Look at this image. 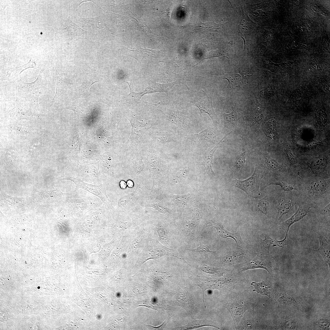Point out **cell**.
<instances>
[{
	"label": "cell",
	"instance_id": "cell-1",
	"mask_svg": "<svg viewBox=\"0 0 330 330\" xmlns=\"http://www.w3.org/2000/svg\"><path fill=\"white\" fill-rule=\"evenodd\" d=\"M300 187L302 194L309 200V203L314 206L315 202L329 196L330 179L308 178L301 184Z\"/></svg>",
	"mask_w": 330,
	"mask_h": 330
},
{
	"label": "cell",
	"instance_id": "cell-2",
	"mask_svg": "<svg viewBox=\"0 0 330 330\" xmlns=\"http://www.w3.org/2000/svg\"><path fill=\"white\" fill-rule=\"evenodd\" d=\"M260 179L255 168L252 175L248 178L243 180L235 179L234 180L236 187L240 188L251 197H255L259 194V186Z\"/></svg>",
	"mask_w": 330,
	"mask_h": 330
},
{
	"label": "cell",
	"instance_id": "cell-3",
	"mask_svg": "<svg viewBox=\"0 0 330 330\" xmlns=\"http://www.w3.org/2000/svg\"><path fill=\"white\" fill-rule=\"evenodd\" d=\"M298 205V207L296 212L280 225V228L284 231L285 233L284 237L287 239H289L288 234L290 226L305 217L310 208L314 207V205L308 203H301Z\"/></svg>",
	"mask_w": 330,
	"mask_h": 330
},
{
	"label": "cell",
	"instance_id": "cell-4",
	"mask_svg": "<svg viewBox=\"0 0 330 330\" xmlns=\"http://www.w3.org/2000/svg\"><path fill=\"white\" fill-rule=\"evenodd\" d=\"M207 226H211L216 229L218 234L223 238L230 237L233 239L237 246L241 247L244 244L239 231L232 233L226 229L221 224L215 222L211 221L207 224Z\"/></svg>",
	"mask_w": 330,
	"mask_h": 330
},
{
	"label": "cell",
	"instance_id": "cell-5",
	"mask_svg": "<svg viewBox=\"0 0 330 330\" xmlns=\"http://www.w3.org/2000/svg\"><path fill=\"white\" fill-rule=\"evenodd\" d=\"M38 80V78L35 81L31 83H27L24 82H23L22 81V83L24 85H22L23 86V87L22 86L21 90H20L21 92L29 91L21 94H23V97L30 100L31 94V100H33L35 102H38V97L42 92L41 90L42 88Z\"/></svg>",
	"mask_w": 330,
	"mask_h": 330
},
{
	"label": "cell",
	"instance_id": "cell-6",
	"mask_svg": "<svg viewBox=\"0 0 330 330\" xmlns=\"http://www.w3.org/2000/svg\"><path fill=\"white\" fill-rule=\"evenodd\" d=\"M195 105L199 109L200 114L205 113L208 114L214 123L217 121V117L213 108L212 100L208 97L200 98L194 102Z\"/></svg>",
	"mask_w": 330,
	"mask_h": 330
},
{
	"label": "cell",
	"instance_id": "cell-7",
	"mask_svg": "<svg viewBox=\"0 0 330 330\" xmlns=\"http://www.w3.org/2000/svg\"><path fill=\"white\" fill-rule=\"evenodd\" d=\"M35 64L31 60L27 63L21 66L13 68H9L5 73L2 75V79L9 81H14L18 78L19 75L24 70L29 68H34Z\"/></svg>",
	"mask_w": 330,
	"mask_h": 330
},
{
	"label": "cell",
	"instance_id": "cell-8",
	"mask_svg": "<svg viewBox=\"0 0 330 330\" xmlns=\"http://www.w3.org/2000/svg\"><path fill=\"white\" fill-rule=\"evenodd\" d=\"M215 135L210 129H207L197 134H192L186 136L187 138L193 141L198 145L205 144L213 140Z\"/></svg>",
	"mask_w": 330,
	"mask_h": 330
},
{
	"label": "cell",
	"instance_id": "cell-9",
	"mask_svg": "<svg viewBox=\"0 0 330 330\" xmlns=\"http://www.w3.org/2000/svg\"><path fill=\"white\" fill-rule=\"evenodd\" d=\"M180 83L179 82L175 81L169 83L162 84L151 81L148 82V86L142 91L145 94L156 92H164L168 94V92L175 85Z\"/></svg>",
	"mask_w": 330,
	"mask_h": 330
},
{
	"label": "cell",
	"instance_id": "cell-10",
	"mask_svg": "<svg viewBox=\"0 0 330 330\" xmlns=\"http://www.w3.org/2000/svg\"><path fill=\"white\" fill-rule=\"evenodd\" d=\"M132 126V131L130 138L136 139L141 136L149 128V125L144 122L137 119H131L130 120Z\"/></svg>",
	"mask_w": 330,
	"mask_h": 330
},
{
	"label": "cell",
	"instance_id": "cell-11",
	"mask_svg": "<svg viewBox=\"0 0 330 330\" xmlns=\"http://www.w3.org/2000/svg\"><path fill=\"white\" fill-rule=\"evenodd\" d=\"M293 205L292 201L290 199L284 198L279 199L276 206L278 219H280L283 215L289 212Z\"/></svg>",
	"mask_w": 330,
	"mask_h": 330
},
{
	"label": "cell",
	"instance_id": "cell-12",
	"mask_svg": "<svg viewBox=\"0 0 330 330\" xmlns=\"http://www.w3.org/2000/svg\"><path fill=\"white\" fill-rule=\"evenodd\" d=\"M225 137L223 138L219 143L216 145L211 150L206 152L203 156V163L205 169L211 173L213 175L215 173L213 170V160L214 152L218 147L219 144L223 141Z\"/></svg>",
	"mask_w": 330,
	"mask_h": 330
},
{
	"label": "cell",
	"instance_id": "cell-13",
	"mask_svg": "<svg viewBox=\"0 0 330 330\" xmlns=\"http://www.w3.org/2000/svg\"><path fill=\"white\" fill-rule=\"evenodd\" d=\"M192 194L191 193H189L185 194L173 195V200L178 214L181 215L182 214Z\"/></svg>",
	"mask_w": 330,
	"mask_h": 330
},
{
	"label": "cell",
	"instance_id": "cell-14",
	"mask_svg": "<svg viewBox=\"0 0 330 330\" xmlns=\"http://www.w3.org/2000/svg\"><path fill=\"white\" fill-rule=\"evenodd\" d=\"M319 240L320 242V246L319 248L317 250L322 256L324 261L329 266L330 260V245L328 242L322 237H320Z\"/></svg>",
	"mask_w": 330,
	"mask_h": 330
},
{
	"label": "cell",
	"instance_id": "cell-15",
	"mask_svg": "<svg viewBox=\"0 0 330 330\" xmlns=\"http://www.w3.org/2000/svg\"><path fill=\"white\" fill-rule=\"evenodd\" d=\"M326 161L324 158H317L313 161L310 165L313 174L319 176L326 167Z\"/></svg>",
	"mask_w": 330,
	"mask_h": 330
},
{
	"label": "cell",
	"instance_id": "cell-16",
	"mask_svg": "<svg viewBox=\"0 0 330 330\" xmlns=\"http://www.w3.org/2000/svg\"><path fill=\"white\" fill-rule=\"evenodd\" d=\"M251 284L254 287L253 291L270 297V287L265 281H262L259 283L252 282Z\"/></svg>",
	"mask_w": 330,
	"mask_h": 330
},
{
	"label": "cell",
	"instance_id": "cell-17",
	"mask_svg": "<svg viewBox=\"0 0 330 330\" xmlns=\"http://www.w3.org/2000/svg\"><path fill=\"white\" fill-rule=\"evenodd\" d=\"M289 240V239H288L284 237L283 240L278 241L271 238L268 235H266L263 241L265 246L267 248H269L271 244H273L274 246H278L280 247L284 248L287 244Z\"/></svg>",
	"mask_w": 330,
	"mask_h": 330
},
{
	"label": "cell",
	"instance_id": "cell-18",
	"mask_svg": "<svg viewBox=\"0 0 330 330\" xmlns=\"http://www.w3.org/2000/svg\"><path fill=\"white\" fill-rule=\"evenodd\" d=\"M128 84L130 89V94L125 96V100L128 103L132 104L139 103L141 97L144 95V94L143 91L138 93L133 91L129 84L128 83Z\"/></svg>",
	"mask_w": 330,
	"mask_h": 330
},
{
	"label": "cell",
	"instance_id": "cell-19",
	"mask_svg": "<svg viewBox=\"0 0 330 330\" xmlns=\"http://www.w3.org/2000/svg\"><path fill=\"white\" fill-rule=\"evenodd\" d=\"M229 310H231L233 316V319L235 321H238L242 317L244 312V310L243 308L238 305L234 304L230 306V307L228 308Z\"/></svg>",
	"mask_w": 330,
	"mask_h": 330
},
{
	"label": "cell",
	"instance_id": "cell-20",
	"mask_svg": "<svg viewBox=\"0 0 330 330\" xmlns=\"http://www.w3.org/2000/svg\"><path fill=\"white\" fill-rule=\"evenodd\" d=\"M272 184L279 185L281 188L282 190L287 192H290L293 190L297 189V188L294 185L282 180H278L275 182H273Z\"/></svg>",
	"mask_w": 330,
	"mask_h": 330
},
{
	"label": "cell",
	"instance_id": "cell-21",
	"mask_svg": "<svg viewBox=\"0 0 330 330\" xmlns=\"http://www.w3.org/2000/svg\"><path fill=\"white\" fill-rule=\"evenodd\" d=\"M258 268L264 269L269 272L267 268L265 266L263 262L261 260L258 259L251 262L248 264L247 266L244 268L243 270H247Z\"/></svg>",
	"mask_w": 330,
	"mask_h": 330
},
{
	"label": "cell",
	"instance_id": "cell-22",
	"mask_svg": "<svg viewBox=\"0 0 330 330\" xmlns=\"http://www.w3.org/2000/svg\"><path fill=\"white\" fill-rule=\"evenodd\" d=\"M69 33L72 37L77 36H80L82 34L84 30L74 24H71L67 27Z\"/></svg>",
	"mask_w": 330,
	"mask_h": 330
},
{
	"label": "cell",
	"instance_id": "cell-23",
	"mask_svg": "<svg viewBox=\"0 0 330 330\" xmlns=\"http://www.w3.org/2000/svg\"><path fill=\"white\" fill-rule=\"evenodd\" d=\"M265 158L266 164L270 168L276 171H280L282 170L281 166L275 160L267 156H266Z\"/></svg>",
	"mask_w": 330,
	"mask_h": 330
},
{
	"label": "cell",
	"instance_id": "cell-24",
	"mask_svg": "<svg viewBox=\"0 0 330 330\" xmlns=\"http://www.w3.org/2000/svg\"><path fill=\"white\" fill-rule=\"evenodd\" d=\"M97 82L87 81L83 82L79 87L81 95L85 96L86 95L90 90L91 86Z\"/></svg>",
	"mask_w": 330,
	"mask_h": 330
},
{
	"label": "cell",
	"instance_id": "cell-25",
	"mask_svg": "<svg viewBox=\"0 0 330 330\" xmlns=\"http://www.w3.org/2000/svg\"><path fill=\"white\" fill-rule=\"evenodd\" d=\"M223 117L226 122L231 123L234 125H237V113L234 111L229 114L224 113Z\"/></svg>",
	"mask_w": 330,
	"mask_h": 330
},
{
	"label": "cell",
	"instance_id": "cell-26",
	"mask_svg": "<svg viewBox=\"0 0 330 330\" xmlns=\"http://www.w3.org/2000/svg\"><path fill=\"white\" fill-rule=\"evenodd\" d=\"M242 255V254H233L227 255L223 257L222 261L225 263L232 264L241 257Z\"/></svg>",
	"mask_w": 330,
	"mask_h": 330
},
{
	"label": "cell",
	"instance_id": "cell-27",
	"mask_svg": "<svg viewBox=\"0 0 330 330\" xmlns=\"http://www.w3.org/2000/svg\"><path fill=\"white\" fill-rule=\"evenodd\" d=\"M246 156V152H244L237 157L235 164V167L237 169H240L244 166L245 162Z\"/></svg>",
	"mask_w": 330,
	"mask_h": 330
},
{
	"label": "cell",
	"instance_id": "cell-28",
	"mask_svg": "<svg viewBox=\"0 0 330 330\" xmlns=\"http://www.w3.org/2000/svg\"><path fill=\"white\" fill-rule=\"evenodd\" d=\"M151 254V255L152 257L154 258H157L165 255H171L168 253L166 251L162 248H156L154 249V250Z\"/></svg>",
	"mask_w": 330,
	"mask_h": 330
},
{
	"label": "cell",
	"instance_id": "cell-29",
	"mask_svg": "<svg viewBox=\"0 0 330 330\" xmlns=\"http://www.w3.org/2000/svg\"><path fill=\"white\" fill-rule=\"evenodd\" d=\"M74 180L75 183H76V184L78 185V186L79 187H82V188H83L84 187L85 189H87V190H88V189H89L90 190L89 191H91L92 193H94L93 192L94 191V193H96L97 195H100V192L98 191L99 190L98 189L97 187L95 186H93L91 187V186H89V185H88L87 184H83L82 182H81L80 181H78V180H76V179H75Z\"/></svg>",
	"mask_w": 330,
	"mask_h": 330
},
{
	"label": "cell",
	"instance_id": "cell-30",
	"mask_svg": "<svg viewBox=\"0 0 330 330\" xmlns=\"http://www.w3.org/2000/svg\"><path fill=\"white\" fill-rule=\"evenodd\" d=\"M269 206V203L266 200L261 201L258 202L257 205L259 211L266 215L268 213Z\"/></svg>",
	"mask_w": 330,
	"mask_h": 330
},
{
	"label": "cell",
	"instance_id": "cell-31",
	"mask_svg": "<svg viewBox=\"0 0 330 330\" xmlns=\"http://www.w3.org/2000/svg\"><path fill=\"white\" fill-rule=\"evenodd\" d=\"M204 28L211 31H214L219 29L220 25L211 22L203 23Z\"/></svg>",
	"mask_w": 330,
	"mask_h": 330
},
{
	"label": "cell",
	"instance_id": "cell-32",
	"mask_svg": "<svg viewBox=\"0 0 330 330\" xmlns=\"http://www.w3.org/2000/svg\"><path fill=\"white\" fill-rule=\"evenodd\" d=\"M224 56L229 58L226 56V53L223 51L218 50L216 51H212L209 53L207 58H211L215 57Z\"/></svg>",
	"mask_w": 330,
	"mask_h": 330
},
{
	"label": "cell",
	"instance_id": "cell-33",
	"mask_svg": "<svg viewBox=\"0 0 330 330\" xmlns=\"http://www.w3.org/2000/svg\"><path fill=\"white\" fill-rule=\"evenodd\" d=\"M193 251L202 253L213 252L210 250L208 246L204 245L201 243L196 249H193Z\"/></svg>",
	"mask_w": 330,
	"mask_h": 330
},
{
	"label": "cell",
	"instance_id": "cell-34",
	"mask_svg": "<svg viewBox=\"0 0 330 330\" xmlns=\"http://www.w3.org/2000/svg\"><path fill=\"white\" fill-rule=\"evenodd\" d=\"M157 231L161 239L164 240L167 238V235L166 230L162 226H158L157 227Z\"/></svg>",
	"mask_w": 330,
	"mask_h": 330
},
{
	"label": "cell",
	"instance_id": "cell-35",
	"mask_svg": "<svg viewBox=\"0 0 330 330\" xmlns=\"http://www.w3.org/2000/svg\"><path fill=\"white\" fill-rule=\"evenodd\" d=\"M286 154L290 163L293 164H295L296 163V158L290 150L288 148L286 149Z\"/></svg>",
	"mask_w": 330,
	"mask_h": 330
},
{
	"label": "cell",
	"instance_id": "cell-36",
	"mask_svg": "<svg viewBox=\"0 0 330 330\" xmlns=\"http://www.w3.org/2000/svg\"><path fill=\"white\" fill-rule=\"evenodd\" d=\"M156 136L157 138L161 141L167 142L170 140L169 138L164 134L158 133L156 134Z\"/></svg>",
	"mask_w": 330,
	"mask_h": 330
},
{
	"label": "cell",
	"instance_id": "cell-37",
	"mask_svg": "<svg viewBox=\"0 0 330 330\" xmlns=\"http://www.w3.org/2000/svg\"><path fill=\"white\" fill-rule=\"evenodd\" d=\"M266 131L268 134H271L275 131V125L274 123H272V124H270V122H269L266 126Z\"/></svg>",
	"mask_w": 330,
	"mask_h": 330
},
{
	"label": "cell",
	"instance_id": "cell-38",
	"mask_svg": "<svg viewBox=\"0 0 330 330\" xmlns=\"http://www.w3.org/2000/svg\"><path fill=\"white\" fill-rule=\"evenodd\" d=\"M318 323L319 326H321V328H328L329 326V323L326 321L324 320H319L318 321Z\"/></svg>",
	"mask_w": 330,
	"mask_h": 330
},
{
	"label": "cell",
	"instance_id": "cell-39",
	"mask_svg": "<svg viewBox=\"0 0 330 330\" xmlns=\"http://www.w3.org/2000/svg\"><path fill=\"white\" fill-rule=\"evenodd\" d=\"M202 269L204 272L207 273H213L216 272L213 268L207 266H204Z\"/></svg>",
	"mask_w": 330,
	"mask_h": 330
},
{
	"label": "cell",
	"instance_id": "cell-40",
	"mask_svg": "<svg viewBox=\"0 0 330 330\" xmlns=\"http://www.w3.org/2000/svg\"><path fill=\"white\" fill-rule=\"evenodd\" d=\"M330 203L321 210V212L324 214L330 213Z\"/></svg>",
	"mask_w": 330,
	"mask_h": 330
},
{
	"label": "cell",
	"instance_id": "cell-41",
	"mask_svg": "<svg viewBox=\"0 0 330 330\" xmlns=\"http://www.w3.org/2000/svg\"><path fill=\"white\" fill-rule=\"evenodd\" d=\"M240 37L242 38V39H243L244 42V50L246 48H247V49H248V41H246V39L243 36V35H240Z\"/></svg>",
	"mask_w": 330,
	"mask_h": 330
},
{
	"label": "cell",
	"instance_id": "cell-42",
	"mask_svg": "<svg viewBox=\"0 0 330 330\" xmlns=\"http://www.w3.org/2000/svg\"><path fill=\"white\" fill-rule=\"evenodd\" d=\"M127 185L129 187H132L133 186V182L131 181H129L127 182Z\"/></svg>",
	"mask_w": 330,
	"mask_h": 330
},
{
	"label": "cell",
	"instance_id": "cell-43",
	"mask_svg": "<svg viewBox=\"0 0 330 330\" xmlns=\"http://www.w3.org/2000/svg\"><path fill=\"white\" fill-rule=\"evenodd\" d=\"M124 182L122 181L121 182V183H121L120 184V185H121V187L122 188H125L126 187V183H125L124 185L123 184V183H124Z\"/></svg>",
	"mask_w": 330,
	"mask_h": 330
}]
</instances>
